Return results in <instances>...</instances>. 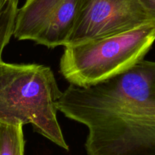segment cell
Instances as JSON below:
<instances>
[{
	"label": "cell",
	"mask_w": 155,
	"mask_h": 155,
	"mask_svg": "<svg viewBox=\"0 0 155 155\" xmlns=\"http://www.w3.org/2000/svg\"><path fill=\"white\" fill-rule=\"evenodd\" d=\"M57 108L87 127V155H155V61L92 86L70 84Z\"/></svg>",
	"instance_id": "1"
},
{
	"label": "cell",
	"mask_w": 155,
	"mask_h": 155,
	"mask_svg": "<svg viewBox=\"0 0 155 155\" xmlns=\"http://www.w3.org/2000/svg\"><path fill=\"white\" fill-rule=\"evenodd\" d=\"M62 93L49 67L0 63V122L31 124L33 131L68 151L57 119Z\"/></svg>",
	"instance_id": "2"
},
{
	"label": "cell",
	"mask_w": 155,
	"mask_h": 155,
	"mask_svg": "<svg viewBox=\"0 0 155 155\" xmlns=\"http://www.w3.org/2000/svg\"><path fill=\"white\" fill-rule=\"evenodd\" d=\"M154 41L155 26L148 24L115 36L64 46L59 71L70 84L95 85L143 60Z\"/></svg>",
	"instance_id": "3"
},
{
	"label": "cell",
	"mask_w": 155,
	"mask_h": 155,
	"mask_svg": "<svg viewBox=\"0 0 155 155\" xmlns=\"http://www.w3.org/2000/svg\"><path fill=\"white\" fill-rule=\"evenodd\" d=\"M153 24L139 0H78L65 46L104 39Z\"/></svg>",
	"instance_id": "4"
},
{
	"label": "cell",
	"mask_w": 155,
	"mask_h": 155,
	"mask_svg": "<svg viewBox=\"0 0 155 155\" xmlns=\"http://www.w3.org/2000/svg\"><path fill=\"white\" fill-rule=\"evenodd\" d=\"M78 0H26L18 8L13 36L49 48L64 47L71 34Z\"/></svg>",
	"instance_id": "5"
},
{
	"label": "cell",
	"mask_w": 155,
	"mask_h": 155,
	"mask_svg": "<svg viewBox=\"0 0 155 155\" xmlns=\"http://www.w3.org/2000/svg\"><path fill=\"white\" fill-rule=\"evenodd\" d=\"M23 127L0 122V155H24Z\"/></svg>",
	"instance_id": "6"
},
{
	"label": "cell",
	"mask_w": 155,
	"mask_h": 155,
	"mask_svg": "<svg viewBox=\"0 0 155 155\" xmlns=\"http://www.w3.org/2000/svg\"><path fill=\"white\" fill-rule=\"evenodd\" d=\"M18 5V0H8L0 15V63L3 50L13 36Z\"/></svg>",
	"instance_id": "7"
},
{
	"label": "cell",
	"mask_w": 155,
	"mask_h": 155,
	"mask_svg": "<svg viewBox=\"0 0 155 155\" xmlns=\"http://www.w3.org/2000/svg\"><path fill=\"white\" fill-rule=\"evenodd\" d=\"M155 26V0H139Z\"/></svg>",
	"instance_id": "8"
},
{
	"label": "cell",
	"mask_w": 155,
	"mask_h": 155,
	"mask_svg": "<svg viewBox=\"0 0 155 155\" xmlns=\"http://www.w3.org/2000/svg\"><path fill=\"white\" fill-rule=\"evenodd\" d=\"M8 2V0H0V15H1L3 8L5 6V5L7 4Z\"/></svg>",
	"instance_id": "9"
}]
</instances>
